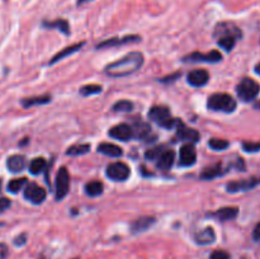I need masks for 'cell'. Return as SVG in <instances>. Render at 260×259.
Wrapping results in <instances>:
<instances>
[{
    "instance_id": "ab89813d",
    "label": "cell",
    "mask_w": 260,
    "mask_h": 259,
    "mask_svg": "<svg viewBox=\"0 0 260 259\" xmlns=\"http://www.w3.org/2000/svg\"><path fill=\"white\" fill-rule=\"evenodd\" d=\"M8 256V246L3 243H0V259H4Z\"/></svg>"
},
{
    "instance_id": "7402d4cb",
    "label": "cell",
    "mask_w": 260,
    "mask_h": 259,
    "mask_svg": "<svg viewBox=\"0 0 260 259\" xmlns=\"http://www.w3.org/2000/svg\"><path fill=\"white\" fill-rule=\"evenodd\" d=\"M8 169L12 173H19L26 168V158L23 155H12L7 160Z\"/></svg>"
},
{
    "instance_id": "83f0119b",
    "label": "cell",
    "mask_w": 260,
    "mask_h": 259,
    "mask_svg": "<svg viewBox=\"0 0 260 259\" xmlns=\"http://www.w3.org/2000/svg\"><path fill=\"white\" fill-rule=\"evenodd\" d=\"M90 151V145L89 144H80V145H73L69 149L66 150V154L71 156H78V155H84V154L89 153Z\"/></svg>"
},
{
    "instance_id": "c3c4849f",
    "label": "cell",
    "mask_w": 260,
    "mask_h": 259,
    "mask_svg": "<svg viewBox=\"0 0 260 259\" xmlns=\"http://www.w3.org/2000/svg\"><path fill=\"white\" fill-rule=\"evenodd\" d=\"M74 259H79V258H74Z\"/></svg>"
},
{
    "instance_id": "277c9868",
    "label": "cell",
    "mask_w": 260,
    "mask_h": 259,
    "mask_svg": "<svg viewBox=\"0 0 260 259\" xmlns=\"http://www.w3.org/2000/svg\"><path fill=\"white\" fill-rule=\"evenodd\" d=\"M260 92V85L251 78H244L236 86L237 97L243 102H251L258 97Z\"/></svg>"
},
{
    "instance_id": "8fae6325",
    "label": "cell",
    "mask_w": 260,
    "mask_h": 259,
    "mask_svg": "<svg viewBox=\"0 0 260 259\" xmlns=\"http://www.w3.org/2000/svg\"><path fill=\"white\" fill-rule=\"evenodd\" d=\"M141 41V37L140 36H125V37H114V38H111V40L103 41L99 45H97V49H108V47H115V46H122V45H126V43H133V42H138Z\"/></svg>"
},
{
    "instance_id": "ac0fdd59",
    "label": "cell",
    "mask_w": 260,
    "mask_h": 259,
    "mask_svg": "<svg viewBox=\"0 0 260 259\" xmlns=\"http://www.w3.org/2000/svg\"><path fill=\"white\" fill-rule=\"evenodd\" d=\"M42 26L47 30H59L60 32H63L64 34L69 36L70 34V24L66 19L59 18L55 20H43Z\"/></svg>"
},
{
    "instance_id": "7c38bea8",
    "label": "cell",
    "mask_w": 260,
    "mask_h": 259,
    "mask_svg": "<svg viewBox=\"0 0 260 259\" xmlns=\"http://www.w3.org/2000/svg\"><path fill=\"white\" fill-rule=\"evenodd\" d=\"M177 135H178V137L180 140L188 141V143L191 144L198 143L199 139H201V135H199V132H198L197 130L189 129V127L185 126L183 122L179 123L178 127H177Z\"/></svg>"
},
{
    "instance_id": "e575fe53",
    "label": "cell",
    "mask_w": 260,
    "mask_h": 259,
    "mask_svg": "<svg viewBox=\"0 0 260 259\" xmlns=\"http://www.w3.org/2000/svg\"><path fill=\"white\" fill-rule=\"evenodd\" d=\"M164 150H162V146H156L152 147V149L147 150L145 153V158L148 160H156L160 156V154L162 153Z\"/></svg>"
},
{
    "instance_id": "6da1fadb",
    "label": "cell",
    "mask_w": 260,
    "mask_h": 259,
    "mask_svg": "<svg viewBox=\"0 0 260 259\" xmlns=\"http://www.w3.org/2000/svg\"><path fill=\"white\" fill-rule=\"evenodd\" d=\"M144 64V55L141 52H130L122 59L111 63L104 69V73L111 78H123L129 77L131 74L136 73Z\"/></svg>"
},
{
    "instance_id": "9c48e42d",
    "label": "cell",
    "mask_w": 260,
    "mask_h": 259,
    "mask_svg": "<svg viewBox=\"0 0 260 259\" xmlns=\"http://www.w3.org/2000/svg\"><path fill=\"white\" fill-rule=\"evenodd\" d=\"M197 162V153L195 146L192 144H185L180 147L179 153V165L181 166H192Z\"/></svg>"
},
{
    "instance_id": "e0dca14e",
    "label": "cell",
    "mask_w": 260,
    "mask_h": 259,
    "mask_svg": "<svg viewBox=\"0 0 260 259\" xmlns=\"http://www.w3.org/2000/svg\"><path fill=\"white\" fill-rule=\"evenodd\" d=\"M175 160V153L173 150H164L158 159H156V166L160 170H169L173 166Z\"/></svg>"
},
{
    "instance_id": "5b68a950",
    "label": "cell",
    "mask_w": 260,
    "mask_h": 259,
    "mask_svg": "<svg viewBox=\"0 0 260 259\" xmlns=\"http://www.w3.org/2000/svg\"><path fill=\"white\" fill-rule=\"evenodd\" d=\"M130 174H131V170H130L129 165L122 162L109 164L107 168V177L114 182H125L130 177Z\"/></svg>"
},
{
    "instance_id": "603a6c76",
    "label": "cell",
    "mask_w": 260,
    "mask_h": 259,
    "mask_svg": "<svg viewBox=\"0 0 260 259\" xmlns=\"http://www.w3.org/2000/svg\"><path fill=\"white\" fill-rule=\"evenodd\" d=\"M98 153L104 154V155L111 156V158H119V156H122L123 151L121 147L114 145V144L102 143L98 146Z\"/></svg>"
},
{
    "instance_id": "4dcf8cb0",
    "label": "cell",
    "mask_w": 260,
    "mask_h": 259,
    "mask_svg": "<svg viewBox=\"0 0 260 259\" xmlns=\"http://www.w3.org/2000/svg\"><path fill=\"white\" fill-rule=\"evenodd\" d=\"M218 46L222 47L225 51H231L234 49L235 43H236V38L232 36H224L220 37L217 41Z\"/></svg>"
},
{
    "instance_id": "30bf717a",
    "label": "cell",
    "mask_w": 260,
    "mask_h": 259,
    "mask_svg": "<svg viewBox=\"0 0 260 259\" xmlns=\"http://www.w3.org/2000/svg\"><path fill=\"white\" fill-rule=\"evenodd\" d=\"M260 184V177L259 178H250V179H244V180H234L230 182L226 186V190L230 193H236L241 192V191H247L254 188L255 186Z\"/></svg>"
},
{
    "instance_id": "ffe728a7",
    "label": "cell",
    "mask_w": 260,
    "mask_h": 259,
    "mask_svg": "<svg viewBox=\"0 0 260 259\" xmlns=\"http://www.w3.org/2000/svg\"><path fill=\"white\" fill-rule=\"evenodd\" d=\"M131 127H132V133H133V137H135V139L138 140L146 139V137L151 133V127H150V125L141 120L135 121L133 126Z\"/></svg>"
},
{
    "instance_id": "8d00e7d4",
    "label": "cell",
    "mask_w": 260,
    "mask_h": 259,
    "mask_svg": "<svg viewBox=\"0 0 260 259\" xmlns=\"http://www.w3.org/2000/svg\"><path fill=\"white\" fill-rule=\"evenodd\" d=\"M210 259H230V254L225 250H214Z\"/></svg>"
},
{
    "instance_id": "f1b7e54d",
    "label": "cell",
    "mask_w": 260,
    "mask_h": 259,
    "mask_svg": "<svg viewBox=\"0 0 260 259\" xmlns=\"http://www.w3.org/2000/svg\"><path fill=\"white\" fill-rule=\"evenodd\" d=\"M27 178H16L8 183V191L10 193H18L27 186Z\"/></svg>"
},
{
    "instance_id": "bcb514c9",
    "label": "cell",
    "mask_w": 260,
    "mask_h": 259,
    "mask_svg": "<svg viewBox=\"0 0 260 259\" xmlns=\"http://www.w3.org/2000/svg\"><path fill=\"white\" fill-rule=\"evenodd\" d=\"M0 191H1V179H0Z\"/></svg>"
},
{
    "instance_id": "cb8c5ba5",
    "label": "cell",
    "mask_w": 260,
    "mask_h": 259,
    "mask_svg": "<svg viewBox=\"0 0 260 259\" xmlns=\"http://www.w3.org/2000/svg\"><path fill=\"white\" fill-rule=\"evenodd\" d=\"M82 45H84V42L75 43V45H71V46L69 47H65L63 51H60L59 53H56V55L52 57V60L49 61V65H52V64L57 63V61H61L63 59H65L66 56H70V55H73V53L76 52V51H79L80 49H81Z\"/></svg>"
},
{
    "instance_id": "5bb4252c",
    "label": "cell",
    "mask_w": 260,
    "mask_h": 259,
    "mask_svg": "<svg viewBox=\"0 0 260 259\" xmlns=\"http://www.w3.org/2000/svg\"><path fill=\"white\" fill-rule=\"evenodd\" d=\"M109 136L115 140H121V141H129L130 139L133 137L132 127L130 125H127V123L117 125V126L109 130Z\"/></svg>"
},
{
    "instance_id": "d6986e66",
    "label": "cell",
    "mask_w": 260,
    "mask_h": 259,
    "mask_svg": "<svg viewBox=\"0 0 260 259\" xmlns=\"http://www.w3.org/2000/svg\"><path fill=\"white\" fill-rule=\"evenodd\" d=\"M195 240L199 245H210L216 240V234L212 227H204L195 235Z\"/></svg>"
},
{
    "instance_id": "74e56055",
    "label": "cell",
    "mask_w": 260,
    "mask_h": 259,
    "mask_svg": "<svg viewBox=\"0 0 260 259\" xmlns=\"http://www.w3.org/2000/svg\"><path fill=\"white\" fill-rule=\"evenodd\" d=\"M10 205H12V201H10L9 198L1 197V198H0V212H4L5 210L9 209Z\"/></svg>"
},
{
    "instance_id": "f546056e",
    "label": "cell",
    "mask_w": 260,
    "mask_h": 259,
    "mask_svg": "<svg viewBox=\"0 0 260 259\" xmlns=\"http://www.w3.org/2000/svg\"><path fill=\"white\" fill-rule=\"evenodd\" d=\"M46 160L43 158H34L30 164V172L32 173L33 176H37L41 172H43V169L46 168Z\"/></svg>"
},
{
    "instance_id": "44dd1931",
    "label": "cell",
    "mask_w": 260,
    "mask_h": 259,
    "mask_svg": "<svg viewBox=\"0 0 260 259\" xmlns=\"http://www.w3.org/2000/svg\"><path fill=\"white\" fill-rule=\"evenodd\" d=\"M237 215H239L237 207H222L214 213H212V216L216 217L218 221H230V220L236 219Z\"/></svg>"
},
{
    "instance_id": "7a4b0ae2",
    "label": "cell",
    "mask_w": 260,
    "mask_h": 259,
    "mask_svg": "<svg viewBox=\"0 0 260 259\" xmlns=\"http://www.w3.org/2000/svg\"><path fill=\"white\" fill-rule=\"evenodd\" d=\"M148 118L152 122L158 123L164 129H177L179 123L181 122L178 118H173L171 117L170 110L165 106H155L151 110L148 111Z\"/></svg>"
},
{
    "instance_id": "1f68e13d",
    "label": "cell",
    "mask_w": 260,
    "mask_h": 259,
    "mask_svg": "<svg viewBox=\"0 0 260 259\" xmlns=\"http://www.w3.org/2000/svg\"><path fill=\"white\" fill-rule=\"evenodd\" d=\"M102 92V86L97 85V84H89V85H84L80 89V94L84 97L93 96V94H98Z\"/></svg>"
},
{
    "instance_id": "8992f818",
    "label": "cell",
    "mask_w": 260,
    "mask_h": 259,
    "mask_svg": "<svg viewBox=\"0 0 260 259\" xmlns=\"http://www.w3.org/2000/svg\"><path fill=\"white\" fill-rule=\"evenodd\" d=\"M70 190V174L65 166L60 168L56 176V199L61 201L67 196Z\"/></svg>"
},
{
    "instance_id": "d6a6232c",
    "label": "cell",
    "mask_w": 260,
    "mask_h": 259,
    "mask_svg": "<svg viewBox=\"0 0 260 259\" xmlns=\"http://www.w3.org/2000/svg\"><path fill=\"white\" fill-rule=\"evenodd\" d=\"M210 147L213 150H216V151H222V150L228 149V140H222V139H211L210 140Z\"/></svg>"
},
{
    "instance_id": "d590c367",
    "label": "cell",
    "mask_w": 260,
    "mask_h": 259,
    "mask_svg": "<svg viewBox=\"0 0 260 259\" xmlns=\"http://www.w3.org/2000/svg\"><path fill=\"white\" fill-rule=\"evenodd\" d=\"M243 149L246 153H258L260 150V143H243Z\"/></svg>"
},
{
    "instance_id": "4fadbf2b",
    "label": "cell",
    "mask_w": 260,
    "mask_h": 259,
    "mask_svg": "<svg viewBox=\"0 0 260 259\" xmlns=\"http://www.w3.org/2000/svg\"><path fill=\"white\" fill-rule=\"evenodd\" d=\"M224 36H232L235 38H241L243 33H241V31L237 28L235 24L228 23V22H224V23H220L217 27H216V30H214V37H224Z\"/></svg>"
},
{
    "instance_id": "52a82bcc",
    "label": "cell",
    "mask_w": 260,
    "mask_h": 259,
    "mask_svg": "<svg viewBox=\"0 0 260 259\" xmlns=\"http://www.w3.org/2000/svg\"><path fill=\"white\" fill-rule=\"evenodd\" d=\"M46 190L36 184V183H28L24 188V198L31 201L34 205L42 203L46 199Z\"/></svg>"
},
{
    "instance_id": "4316f807",
    "label": "cell",
    "mask_w": 260,
    "mask_h": 259,
    "mask_svg": "<svg viewBox=\"0 0 260 259\" xmlns=\"http://www.w3.org/2000/svg\"><path fill=\"white\" fill-rule=\"evenodd\" d=\"M103 191H104V186H103V183L99 182V180H93V182H89L85 186V193L90 197L100 196Z\"/></svg>"
},
{
    "instance_id": "ba28073f",
    "label": "cell",
    "mask_w": 260,
    "mask_h": 259,
    "mask_svg": "<svg viewBox=\"0 0 260 259\" xmlns=\"http://www.w3.org/2000/svg\"><path fill=\"white\" fill-rule=\"evenodd\" d=\"M221 60H222V55L217 50H212L208 53L193 52L183 59L184 63H218Z\"/></svg>"
},
{
    "instance_id": "d4e9b609",
    "label": "cell",
    "mask_w": 260,
    "mask_h": 259,
    "mask_svg": "<svg viewBox=\"0 0 260 259\" xmlns=\"http://www.w3.org/2000/svg\"><path fill=\"white\" fill-rule=\"evenodd\" d=\"M224 174V169H222V165L221 164H216V165L207 166L206 169L202 172L201 178L204 180H211L217 178V177L222 176Z\"/></svg>"
},
{
    "instance_id": "60d3db41",
    "label": "cell",
    "mask_w": 260,
    "mask_h": 259,
    "mask_svg": "<svg viewBox=\"0 0 260 259\" xmlns=\"http://www.w3.org/2000/svg\"><path fill=\"white\" fill-rule=\"evenodd\" d=\"M253 239L254 240H260V223L254 227L253 231Z\"/></svg>"
},
{
    "instance_id": "2e32d148",
    "label": "cell",
    "mask_w": 260,
    "mask_h": 259,
    "mask_svg": "<svg viewBox=\"0 0 260 259\" xmlns=\"http://www.w3.org/2000/svg\"><path fill=\"white\" fill-rule=\"evenodd\" d=\"M156 223V219L152 216H142L140 219L135 220L131 225V231L133 234L144 233L147 229H150L154 224Z\"/></svg>"
},
{
    "instance_id": "7bdbcfd3",
    "label": "cell",
    "mask_w": 260,
    "mask_h": 259,
    "mask_svg": "<svg viewBox=\"0 0 260 259\" xmlns=\"http://www.w3.org/2000/svg\"><path fill=\"white\" fill-rule=\"evenodd\" d=\"M90 1H93V0H78V1H76V5H78V7H81V5L90 3Z\"/></svg>"
},
{
    "instance_id": "836d02e7",
    "label": "cell",
    "mask_w": 260,
    "mask_h": 259,
    "mask_svg": "<svg viewBox=\"0 0 260 259\" xmlns=\"http://www.w3.org/2000/svg\"><path fill=\"white\" fill-rule=\"evenodd\" d=\"M133 110V104L130 100H119L113 106L114 112H131Z\"/></svg>"
},
{
    "instance_id": "b9f144b4",
    "label": "cell",
    "mask_w": 260,
    "mask_h": 259,
    "mask_svg": "<svg viewBox=\"0 0 260 259\" xmlns=\"http://www.w3.org/2000/svg\"><path fill=\"white\" fill-rule=\"evenodd\" d=\"M24 243H26V235H20L19 238H16V239L14 240V244H16V245H23Z\"/></svg>"
},
{
    "instance_id": "ee69618b",
    "label": "cell",
    "mask_w": 260,
    "mask_h": 259,
    "mask_svg": "<svg viewBox=\"0 0 260 259\" xmlns=\"http://www.w3.org/2000/svg\"><path fill=\"white\" fill-rule=\"evenodd\" d=\"M255 73H257V74H259V75H260V63L258 64L257 66H255Z\"/></svg>"
},
{
    "instance_id": "9a60e30c",
    "label": "cell",
    "mask_w": 260,
    "mask_h": 259,
    "mask_svg": "<svg viewBox=\"0 0 260 259\" xmlns=\"http://www.w3.org/2000/svg\"><path fill=\"white\" fill-rule=\"evenodd\" d=\"M208 80H210V74L203 69L193 70V71L188 74V83L193 86H197V88L206 85L208 83Z\"/></svg>"
},
{
    "instance_id": "3957f363",
    "label": "cell",
    "mask_w": 260,
    "mask_h": 259,
    "mask_svg": "<svg viewBox=\"0 0 260 259\" xmlns=\"http://www.w3.org/2000/svg\"><path fill=\"white\" fill-rule=\"evenodd\" d=\"M207 107L208 110L216 111V112L231 113L236 110V100L230 94L216 93L208 98Z\"/></svg>"
},
{
    "instance_id": "7dc6e473",
    "label": "cell",
    "mask_w": 260,
    "mask_h": 259,
    "mask_svg": "<svg viewBox=\"0 0 260 259\" xmlns=\"http://www.w3.org/2000/svg\"><path fill=\"white\" fill-rule=\"evenodd\" d=\"M1 226H3V224H0V227H1Z\"/></svg>"
},
{
    "instance_id": "484cf974",
    "label": "cell",
    "mask_w": 260,
    "mask_h": 259,
    "mask_svg": "<svg viewBox=\"0 0 260 259\" xmlns=\"http://www.w3.org/2000/svg\"><path fill=\"white\" fill-rule=\"evenodd\" d=\"M49 102H51V97L49 96L31 97V98H24V99L22 100V106H23L24 108H31V107L49 103Z\"/></svg>"
},
{
    "instance_id": "f6af8a7d",
    "label": "cell",
    "mask_w": 260,
    "mask_h": 259,
    "mask_svg": "<svg viewBox=\"0 0 260 259\" xmlns=\"http://www.w3.org/2000/svg\"><path fill=\"white\" fill-rule=\"evenodd\" d=\"M254 107H255L257 110H260V100H259V102H257L255 104H254Z\"/></svg>"
},
{
    "instance_id": "f35d334b",
    "label": "cell",
    "mask_w": 260,
    "mask_h": 259,
    "mask_svg": "<svg viewBox=\"0 0 260 259\" xmlns=\"http://www.w3.org/2000/svg\"><path fill=\"white\" fill-rule=\"evenodd\" d=\"M180 75H181L180 73H174V74H171V75H168V77L162 78L160 81H162V83H173V81H175V80L178 79Z\"/></svg>"
}]
</instances>
